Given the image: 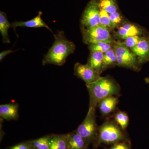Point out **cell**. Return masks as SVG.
<instances>
[{"label":"cell","mask_w":149,"mask_h":149,"mask_svg":"<svg viewBox=\"0 0 149 149\" xmlns=\"http://www.w3.org/2000/svg\"><path fill=\"white\" fill-rule=\"evenodd\" d=\"M54 35V42L43 58V65H62L65 63L68 57L75 50V45L67 39L63 31H58Z\"/></svg>","instance_id":"1"},{"label":"cell","mask_w":149,"mask_h":149,"mask_svg":"<svg viewBox=\"0 0 149 149\" xmlns=\"http://www.w3.org/2000/svg\"><path fill=\"white\" fill-rule=\"evenodd\" d=\"M86 86L90 96L89 108H96L103 99L109 96H118L120 94L119 85L109 76L100 77Z\"/></svg>","instance_id":"2"},{"label":"cell","mask_w":149,"mask_h":149,"mask_svg":"<svg viewBox=\"0 0 149 149\" xmlns=\"http://www.w3.org/2000/svg\"><path fill=\"white\" fill-rule=\"evenodd\" d=\"M122 129L115 121L108 120L98 128L97 143L114 144L125 140Z\"/></svg>","instance_id":"3"},{"label":"cell","mask_w":149,"mask_h":149,"mask_svg":"<svg viewBox=\"0 0 149 149\" xmlns=\"http://www.w3.org/2000/svg\"><path fill=\"white\" fill-rule=\"evenodd\" d=\"M76 131L89 145L98 137V128L96 122V108H89L88 113Z\"/></svg>","instance_id":"4"},{"label":"cell","mask_w":149,"mask_h":149,"mask_svg":"<svg viewBox=\"0 0 149 149\" xmlns=\"http://www.w3.org/2000/svg\"><path fill=\"white\" fill-rule=\"evenodd\" d=\"M115 43L113 49L117 57L116 65L139 71L140 64L136 56L121 42Z\"/></svg>","instance_id":"5"},{"label":"cell","mask_w":149,"mask_h":149,"mask_svg":"<svg viewBox=\"0 0 149 149\" xmlns=\"http://www.w3.org/2000/svg\"><path fill=\"white\" fill-rule=\"evenodd\" d=\"M82 34L83 42L89 45L99 42H115L110 34L109 29L102 24L89 28H83Z\"/></svg>","instance_id":"6"},{"label":"cell","mask_w":149,"mask_h":149,"mask_svg":"<svg viewBox=\"0 0 149 149\" xmlns=\"http://www.w3.org/2000/svg\"><path fill=\"white\" fill-rule=\"evenodd\" d=\"M81 24L83 28L100 24V8L97 0H91L88 3L82 15Z\"/></svg>","instance_id":"7"},{"label":"cell","mask_w":149,"mask_h":149,"mask_svg":"<svg viewBox=\"0 0 149 149\" xmlns=\"http://www.w3.org/2000/svg\"><path fill=\"white\" fill-rule=\"evenodd\" d=\"M74 74L86 83L90 84L99 79L100 74L88 64L83 65L77 63L74 66Z\"/></svg>","instance_id":"8"},{"label":"cell","mask_w":149,"mask_h":149,"mask_svg":"<svg viewBox=\"0 0 149 149\" xmlns=\"http://www.w3.org/2000/svg\"><path fill=\"white\" fill-rule=\"evenodd\" d=\"M131 51L137 57L140 64L149 61V37H142L140 42Z\"/></svg>","instance_id":"9"},{"label":"cell","mask_w":149,"mask_h":149,"mask_svg":"<svg viewBox=\"0 0 149 149\" xmlns=\"http://www.w3.org/2000/svg\"><path fill=\"white\" fill-rule=\"evenodd\" d=\"M42 13L39 12L38 15L34 18L27 21H16L13 22L11 24V27L15 31V29L17 27H32V28H40V27H45L49 30L54 34L52 29L49 26L44 22L42 19Z\"/></svg>","instance_id":"10"},{"label":"cell","mask_w":149,"mask_h":149,"mask_svg":"<svg viewBox=\"0 0 149 149\" xmlns=\"http://www.w3.org/2000/svg\"><path fill=\"white\" fill-rule=\"evenodd\" d=\"M118 102V96H109L102 100L97 107L99 108L102 115L105 116L114 111Z\"/></svg>","instance_id":"11"},{"label":"cell","mask_w":149,"mask_h":149,"mask_svg":"<svg viewBox=\"0 0 149 149\" xmlns=\"http://www.w3.org/2000/svg\"><path fill=\"white\" fill-rule=\"evenodd\" d=\"M144 33L143 29L139 26L130 23L123 24L118 28L116 35L120 39L125 40L131 36H142Z\"/></svg>","instance_id":"12"},{"label":"cell","mask_w":149,"mask_h":149,"mask_svg":"<svg viewBox=\"0 0 149 149\" xmlns=\"http://www.w3.org/2000/svg\"><path fill=\"white\" fill-rule=\"evenodd\" d=\"M19 105L15 103L0 105V116L7 120H17L19 117Z\"/></svg>","instance_id":"13"},{"label":"cell","mask_w":149,"mask_h":149,"mask_svg":"<svg viewBox=\"0 0 149 149\" xmlns=\"http://www.w3.org/2000/svg\"><path fill=\"white\" fill-rule=\"evenodd\" d=\"M68 149H87L88 144L76 130L67 134Z\"/></svg>","instance_id":"14"},{"label":"cell","mask_w":149,"mask_h":149,"mask_svg":"<svg viewBox=\"0 0 149 149\" xmlns=\"http://www.w3.org/2000/svg\"><path fill=\"white\" fill-rule=\"evenodd\" d=\"M104 54L101 52L91 53L87 63L100 74L102 71Z\"/></svg>","instance_id":"15"},{"label":"cell","mask_w":149,"mask_h":149,"mask_svg":"<svg viewBox=\"0 0 149 149\" xmlns=\"http://www.w3.org/2000/svg\"><path fill=\"white\" fill-rule=\"evenodd\" d=\"M49 149H68L67 134L50 135Z\"/></svg>","instance_id":"16"},{"label":"cell","mask_w":149,"mask_h":149,"mask_svg":"<svg viewBox=\"0 0 149 149\" xmlns=\"http://www.w3.org/2000/svg\"><path fill=\"white\" fill-rule=\"evenodd\" d=\"M11 24L7 18L6 13L0 12V32L2 37V42L4 43L10 44V42L8 35V30Z\"/></svg>","instance_id":"17"},{"label":"cell","mask_w":149,"mask_h":149,"mask_svg":"<svg viewBox=\"0 0 149 149\" xmlns=\"http://www.w3.org/2000/svg\"><path fill=\"white\" fill-rule=\"evenodd\" d=\"M117 64V57L113 49L109 50L104 54L103 60L102 71L108 68Z\"/></svg>","instance_id":"18"},{"label":"cell","mask_w":149,"mask_h":149,"mask_svg":"<svg viewBox=\"0 0 149 149\" xmlns=\"http://www.w3.org/2000/svg\"><path fill=\"white\" fill-rule=\"evenodd\" d=\"M97 2L100 8L109 14L117 11L118 5L115 0H97Z\"/></svg>","instance_id":"19"},{"label":"cell","mask_w":149,"mask_h":149,"mask_svg":"<svg viewBox=\"0 0 149 149\" xmlns=\"http://www.w3.org/2000/svg\"><path fill=\"white\" fill-rule=\"evenodd\" d=\"M114 121L119 125L123 130L126 129L129 123V117L124 111H119L114 115Z\"/></svg>","instance_id":"20"},{"label":"cell","mask_w":149,"mask_h":149,"mask_svg":"<svg viewBox=\"0 0 149 149\" xmlns=\"http://www.w3.org/2000/svg\"><path fill=\"white\" fill-rule=\"evenodd\" d=\"M112 43H113L111 42H99L89 45L88 48L91 53L101 52L104 54L110 49H111Z\"/></svg>","instance_id":"21"},{"label":"cell","mask_w":149,"mask_h":149,"mask_svg":"<svg viewBox=\"0 0 149 149\" xmlns=\"http://www.w3.org/2000/svg\"><path fill=\"white\" fill-rule=\"evenodd\" d=\"M49 139L50 136H45L30 142L34 149H49Z\"/></svg>","instance_id":"22"},{"label":"cell","mask_w":149,"mask_h":149,"mask_svg":"<svg viewBox=\"0 0 149 149\" xmlns=\"http://www.w3.org/2000/svg\"><path fill=\"white\" fill-rule=\"evenodd\" d=\"M100 24L107 27L109 29H113L116 27L110 19L109 14L100 8Z\"/></svg>","instance_id":"23"},{"label":"cell","mask_w":149,"mask_h":149,"mask_svg":"<svg viewBox=\"0 0 149 149\" xmlns=\"http://www.w3.org/2000/svg\"><path fill=\"white\" fill-rule=\"evenodd\" d=\"M142 37L143 36L139 35L129 37L125 39L124 42L121 43L127 47L130 48L131 49L135 47L139 43Z\"/></svg>","instance_id":"24"},{"label":"cell","mask_w":149,"mask_h":149,"mask_svg":"<svg viewBox=\"0 0 149 149\" xmlns=\"http://www.w3.org/2000/svg\"><path fill=\"white\" fill-rule=\"evenodd\" d=\"M110 19L116 27L118 26L122 21V17L118 12L109 14Z\"/></svg>","instance_id":"25"},{"label":"cell","mask_w":149,"mask_h":149,"mask_svg":"<svg viewBox=\"0 0 149 149\" xmlns=\"http://www.w3.org/2000/svg\"><path fill=\"white\" fill-rule=\"evenodd\" d=\"M6 149H34L30 141L22 142L8 147Z\"/></svg>","instance_id":"26"},{"label":"cell","mask_w":149,"mask_h":149,"mask_svg":"<svg viewBox=\"0 0 149 149\" xmlns=\"http://www.w3.org/2000/svg\"><path fill=\"white\" fill-rule=\"evenodd\" d=\"M109 149H130V146L125 142H119L115 144Z\"/></svg>","instance_id":"27"},{"label":"cell","mask_w":149,"mask_h":149,"mask_svg":"<svg viewBox=\"0 0 149 149\" xmlns=\"http://www.w3.org/2000/svg\"><path fill=\"white\" fill-rule=\"evenodd\" d=\"M15 52L16 51H13L12 50H8L3 51L0 53V61H1L6 57V56Z\"/></svg>","instance_id":"28"}]
</instances>
